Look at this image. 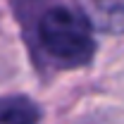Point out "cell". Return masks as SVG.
<instances>
[{"label": "cell", "mask_w": 124, "mask_h": 124, "mask_svg": "<svg viewBox=\"0 0 124 124\" xmlns=\"http://www.w3.org/2000/svg\"><path fill=\"white\" fill-rule=\"evenodd\" d=\"M84 19L103 31H124V0H77Z\"/></svg>", "instance_id": "2"}, {"label": "cell", "mask_w": 124, "mask_h": 124, "mask_svg": "<svg viewBox=\"0 0 124 124\" xmlns=\"http://www.w3.org/2000/svg\"><path fill=\"white\" fill-rule=\"evenodd\" d=\"M38 41L50 57L67 67L86 64L93 55L91 24L81 12L69 7L57 5L43 12L38 22Z\"/></svg>", "instance_id": "1"}, {"label": "cell", "mask_w": 124, "mask_h": 124, "mask_svg": "<svg viewBox=\"0 0 124 124\" xmlns=\"http://www.w3.org/2000/svg\"><path fill=\"white\" fill-rule=\"evenodd\" d=\"M41 112L24 95L0 98V124H38Z\"/></svg>", "instance_id": "3"}]
</instances>
